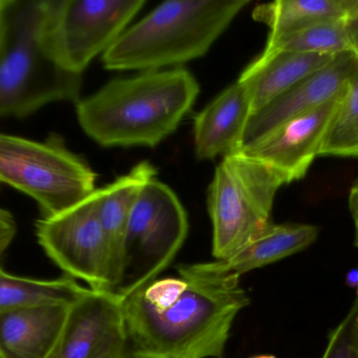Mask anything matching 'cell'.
Wrapping results in <instances>:
<instances>
[{
  "mask_svg": "<svg viewBox=\"0 0 358 358\" xmlns=\"http://www.w3.org/2000/svg\"><path fill=\"white\" fill-rule=\"evenodd\" d=\"M187 287L176 304L157 311L138 292L122 302L127 354L134 358H220L234 322L250 305L240 277L210 263L181 265Z\"/></svg>",
  "mask_w": 358,
  "mask_h": 358,
  "instance_id": "6da1fadb",
  "label": "cell"
},
{
  "mask_svg": "<svg viewBox=\"0 0 358 358\" xmlns=\"http://www.w3.org/2000/svg\"><path fill=\"white\" fill-rule=\"evenodd\" d=\"M199 94L180 67L117 78L76 103L82 130L105 147H155L173 134Z\"/></svg>",
  "mask_w": 358,
  "mask_h": 358,
  "instance_id": "7a4b0ae2",
  "label": "cell"
},
{
  "mask_svg": "<svg viewBox=\"0 0 358 358\" xmlns=\"http://www.w3.org/2000/svg\"><path fill=\"white\" fill-rule=\"evenodd\" d=\"M48 0H6L0 36V118L80 100L82 75L63 69L45 39Z\"/></svg>",
  "mask_w": 358,
  "mask_h": 358,
  "instance_id": "3957f363",
  "label": "cell"
},
{
  "mask_svg": "<svg viewBox=\"0 0 358 358\" xmlns=\"http://www.w3.org/2000/svg\"><path fill=\"white\" fill-rule=\"evenodd\" d=\"M248 0H169L126 29L103 54L110 71H159L204 56Z\"/></svg>",
  "mask_w": 358,
  "mask_h": 358,
  "instance_id": "277c9868",
  "label": "cell"
},
{
  "mask_svg": "<svg viewBox=\"0 0 358 358\" xmlns=\"http://www.w3.org/2000/svg\"><path fill=\"white\" fill-rule=\"evenodd\" d=\"M285 184L273 168L240 151L223 157L208 191L217 261L233 256L271 223L275 195Z\"/></svg>",
  "mask_w": 358,
  "mask_h": 358,
  "instance_id": "5b68a950",
  "label": "cell"
},
{
  "mask_svg": "<svg viewBox=\"0 0 358 358\" xmlns=\"http://www.w3.org/2000/svg\"><path fill=\"white\" fill-rule=\"evenodd\" d=\"M90 164L69 151L59 135L44 142L0 134V184L33 198L42 218L56 216L96 191Z\"/></svg>",
  "mask_w": 358,
  "mask_h": 358,
  "instance_id": "8992f818",
  "label": "cell"
},
{
  "mask_svg": "<svg viewBox=\"0 0 358 358\" xmlns=\"http://www.w3.org/2000/svg\"><path fill=\"white\" fill-rule=\"evenodd\" d=\"M189 231L178 195L157 179L138 195L128 221L121 279L113 296L123 302L157 280L176 259Z\"/></svg>",
  "mask_w": 358,
  "mask_h": 358,
  "instance_id": "52a82bcc",
  "label": "cell"
},
{
  "mask_svg": "<svg viewBox=\"0 0 358 358\" xmlns=\"http://www.w3.org/2000/svg\"><path fill=\"white\" fill-rule=\"evenodd\" d=\"M145 0H48L45 39L55 60L82 75L127 29Z\"/></svg>",
  "mask_w": 358,
  "mask_h": 358,
  "instance_id": "ba28073f",
  "label": "cell"
},
{
  "mask_svg": "<svg viewBox=\"0 0 358 358\" xmlns=\"http://www.w3.org/2000/svg\"><path fill=\"white\" fill-rule=\"evenodd\" d=\"M36 235L67 277L82 280L94 291L107 292L108 252L99 219L98 189L73 207L38 220Z\"/></svg>",
  "mask_w": 358,
  "mask_h": 358,
  "instance_id": "9c48e42d",
  "label": "cell"
},
{
  "mask_svg": "<svg viewBox=\"0 0 358 358\" xmlns=\"http://www.w3.org/2000/svg\"><path fill=\"white\" fill-rule=\"evenodd\" d=\"M343 94L280 124L238 151L273 168L287 184L301 180L306 176L315 158L319 157L326 132Z\"/></svg>",
  "mask_w": 358,
  "mask_h": 358,
  "instance_id": "30bf717a",
  "label": "cell"
},
{
  "mask_svg": "<svg viewBox=\"0 0 358 358\" xmlns=\"http://www.w3.org/2000/svg\"><path fill=\"white\" fill-rule=\"evenodd\" d=\"M123 336L122 301L107 292L90 290L71 305L48 358H96Z\"/></svg>",
  "mask_w": 358,
  "mask_h": 358,
  "instance_id": "8fae6325",
  "label": "cell"
},
{
  "mask_svg": "<svg viewBox=\"0 0 358 358\" xmlns=\"http://www.w3.org/2000/svg\"><path fill=\"white\" fill-rule=\"evenodd\" d=\"M355 59L357 55L353 52L338 55L329 64L311 74L254 113L246 126L243 146L258 140L287 120L343 94Z\"/></svg>",
  "mask_w": 358,
  "mask_h": 358,
  "instance_id": "7c38bea8",
  "label": "cell"
},
{
  "mask_svg": "<svg viewBox=\"0 0 358 358\" xmlns=\"http://www.w3.org/2000/svg\"><path fill=\"white\" fill-rule=\"evenodd\" d=\"M252 115L250 90L246 82L239 79L194 119V144L198 159L225 157L240 151Z\"/></svg>",
  "mask_w": 358,
  "mask_h": 358,
  "instance_id": "4fadbf2b",
  "label": "cell"
},
{
  "mask_svg": "<svg viewBox=\"0 0 358 358\" xmlns=\"http://www.w3.org/2000/svg\"><path fill=\"white\" fill-rule=\"evenodd\" d=\"M150 162H141L108 186L98 189V212L108 252V287L113 294L121 279L124 243L132 208L145 185L157 177Z\"/></svg>",
  "mask_w": 358,
  "mask_h": 358,
  "instance_id": "5bb4252c",
  "label": "cell"
},
{
  "mask_svg": "<svg viewBox=\"0 0 358 358\" xmlns=\"http://www.w3.org/2000/svg\"><path fill=\"white\" fill-rule=\"evenodd\" d=\"M71 305H45L0 312V358H48Z\"/></svg>",
  "mask_w": 358,
  "mask_h": 358,
  "instance_id": "9a60e30c",
  "label": "cell"
},
{
  "mask_svg": "<svg viewBox=\"0 0 358 358\" xmlns=\"http://www.w3.org/2000/svg\"><path fill=\"white\" fill-rule=\"evenodd\" d=\"M336 56L298 52L261 54L239 78L246 82L250 90L252 115L311 74L329 64Z\"/></svg>",
  "mask_w": 358,
  "mask_h": 358,
  "instance_id": "2e32d148",
  "label": "cell"
},
{
  "mask_svg": "<svg viewBox=\"0 0 358 358\" xmlns=\"http://www.w3.org/2000/svg\"><path fill=\"white\" fill-rule=\"evenodd\" d=\"M319 227L310 224L269 223L227 260L210 265L221 273L238 275L268 266L310 247L319 237Z\"/></svg>",
  "mask_w": 358,
  "mask_h": 358,
  "instance_id": "e0dca14e",
  "label": "cell"
},
{
  "mask_svg": "<svg viewBox=\"0 0 358 358\" xmlns=\"http://www.w3.org/2000/svg\"><path fill=\"white\" fill-rule=\"evenodd\" d=\"M357 4L358 0H278L257 6L252 18L269 27L271 41L317 23L346 20Z\"/></svg>",
  "mask_w": 358,
  "mask_h": 358,
  "instance_id": "ac0fdd59",
  "label": "cell"
},
{
  "mask_svg": "<svg viewBox=\"0 0 358 358\" xmlns=\"http://www.w3.org/2000/svg\"><path fill=\"white\" fill-rule=\"evenodd\" d=\"M90 290L73 277L29 279L10 275L0 267V312L45 305H71Z\"/></svg>",
  "mask_w": 358,
  "mask_h": 358,
  "instance_id": "d6986e66",
  "label": "cell"
},
{
  "mask_svg": "<svg viewBox=\"0 0 358 358\" xmlns=\"http://www.w3.org/2000/svg\"><path fill=\"white\" fill-rule=\"evenodd\" d=\"M319 157H358V57L326 132Z\"/></svg>",
  "mask_w": 358,
  "mask_h": 358,
  "instance_id": "ffe728a7",
  "label": "cell"
},
{
  "mask_svg": "<svg viewBox=\"0 0 358 358\" xmlns=\"http://www.w3.org/2000/svg\"><path fill=\"white\" fill-rule=\"evenodd\" d=\"M298 52L308 54L338 55L352 52L346 21L317 23L300 31L267 41L262 54Z\"/></svg>",
  "mask_w": 358,
  "mask_h": 358,
  "instance_id": "44dd1931",
  "label": "cell"
},
{
  "mask_svg": "<svg viewBox=\"0 0 358 358\" xmlns=\"http://www.w3.org/2000/svg\"><path fill=\"white\" fill-rule=\"evenodd\" d=\"M187 287V280L178 275V277L155 280L136 292L151 308L163 311L176 304Z\"/></svg>",
  "mask_w": 358,
  "mask_h": 358,
  "instance_id": "7402d4cb",
  "label": "cell"
},
{
  "mask_svg": "<svg viewBox=\"0 0 358 358\" xmlns=\"http://www.w3.org/2000/svg\"><path fill=\"white\" fill-rule=\"evenodd\" d=\"M357 304H353L344 319L332 330L321 358H355V334Z\"/></svg>",
  "mask_w": 358,
  "mask_h": 358,
  "instance_id": "603a6c76",
  "label": "cell"
},
{
  "mask_svg": "<svg viewBox=\"0 0 358 358\" xmlns=\"http://www.w3.org/2000/svg\"><path fill=\"white\" fill-rule=\"evenodd\" d=\"M17 233V223L8 210L0 207V259L6 252Z\"/></svg>",
  "mask_w": 358,
  "mask_h": 358,
  "instance_id": "cb8c5ba5",
  "label": "cell"
},
{
  "mask_svg": "<svg viewBox=\"0 0 358 358\" xmlns=\"http://www.w3.org/2000/svg\"><path fill=\"white\" fill-rule=\"evenodd\" d=\"M127 355V338L126 336L109 345L96 358H125Z\"/></svg>",
  "mask_w": 358,
  "mask_h": 358,
  "instance_id": "d4e9b609",
  "label": "cell"
},
{
  "mask_svg": "<svg viewBox=\"0 0 358 358\" xmlns=\"http://www.w3.org/2000/svg\"><path fill=\"white\" fill-rule=\"evenodd\" d=\"M345 21H346L347 31H348L349 38H350L352 52L358 57V4Z\"/></svg>",
  "mask_w": 358,
  "mask_h": 358,
  "instance_id": "484cf974",
  "label": "cell"
},
{
  "mask_svg": "<svg viewBox=\"0 0 358 358\" xmlns=\"http://www.w3.org/2000/svg\"><path fill=\"white\" fill-rule=\"evenodd\" d=\"M349 209L355 227V246L358 248V188H351L349 195Z\"/></svg>",
  "mask_w": 358,
  "mask_h": 358,
  "instance_id": "4316f807",
  "label": "cell"
},
{
  "mask_svg": "<svg viewBox=\"0 0 358 358\" xmlns=\"http://www.w3.org/2000/svg\"><path fill=\"white\" fill-rule=\"evenodd\" d=\"M355 304H357V319H355V358H358V300L355 301Z\"/></svg>",
  "mask_w": 358,
  "mask_h": 358,
  "instance_id": "83f0119b",
  "label": "cell"
},
{
  "mask_svg": "<svg viewBox=\"0 0 358 358\" xmlns=\"http://www.w3.org/2000/svg\"><path fill=\"white\" fill-rule=\"evenodd\" d=\"M4 4H6V0H0V16H1V11L3 8ZM0 36H1V19H0Z\"/></svg>",
  "mask_w": 358,
  "mask_h": 358,
  "instance_id": "f1b7e54d",
  "label": "cell"
},
{
  "mask_svg": "<svg viewBox=\"0 0 358 358\" xmlns=\"http://www.w3.org/2000/svg\"><path fill=\"white\" fill-rule=\"evenodd\" d=\"M252 358H275L273 357V355H259V357H252Z\"/></svg>",
  "mask_w": 358,
  "mask_h": 358,
  "instance_id": "f546056e",
  "label": "cell"
},
{
  "mask_svg": "<svg viewBox=\"0 0 358 358\" xmlns=\"http://www.w3.org/2000/svg\"><path fill=\"white\" fill-rule=\"evenodd\" d=\"M352 188H358V177L357 180L355 181V183H353Z\"/></svg>",
  "mask_w": 358,
  "mask_h": 358,
  "instance_id": "4dcf8cb0",
  "label": "cell"
},
{
  "mask_svg": "<svg viewBox=\"0 0 358 358\" xmlns=\"http://www.w3.org/2000/svg\"><path fill=\"white\" fill-rule=\"evenodd\" d=\"M125 358H134V357H129V355H126V357Z\"/></svg>",
  "mask_w": 358,
  "mask_h": 358,
  "instance_id": "1f68e13d",
  "label": "cell"
},
{
  "mask_svg": "<svg viewBox=\"0 0 358 358\" xmlns=\"http://www.w3.org/2000/svg\"><path fill=\"white\" fill-rule=\"evenodd\" d=\"M357 300H358V287H357Z\"/></svg>",
  "mask_w": 358,
  "mask_h": 358,
  "instance_id": "d6a6232c",
  "label": "cell"
}]
</instances>
